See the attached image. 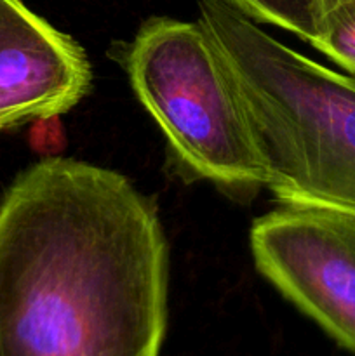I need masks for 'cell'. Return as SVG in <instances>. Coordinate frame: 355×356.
Masks as SVG:
<instances>
[{
    "mask_svg": "<svg viewBox=\"0 0 355 356\" xmlns=\"http://www.w3.org/2000/svg\"><path fill=\"white\" fill-rule=\"evenodd\" d=\"M253 21L275 24L312 42V0H226Z\"/></svg>",
    "mask_w": 355,
    "mask_h": 356,
    "instance_id": "cell-7",
    "label": "cell"
},
{
    "mask_svg": "<svg viewBox=\"0 0 355 356\" xmlns=\"http://www.w3.org/2000/svg\"><path fill=\"white\" fill-rule=\"evenodd\" d=\"M251 250L268 282L355 353V212L281 204L254 221Z\"/></svg>",
    "mask_w": 355,
    "mask_h": 356,
    "instance_id": "cell-4",
    "label": "cell"
},
{
    "mask_svg": "<svg viewBox=\"0 0 355 356\" xmlns=\"http://www.w3.org/2000/svg\"><path fill=\"white\" fill-rule=\"evenodd\" d=\"M310 44L355 75V0H312Z\"/></svg>",
    "mask_w": 355,
    "mask_h": 356,
    "instance_id": "cell-6",
    "label": "cell"
},
{
    "mask_svg": "<svg viewBox=\"0 0 355 356\" xmlns=\"http://www.w3.org/2000/svg\"><path fill=\"white\" fill-rule=\"evenodd\" d=\"M198 23L239 97L281 204L355 212V75L334 72L261 30L226 0Z\"/></svg>",
    "mask_w": 355,
    "mask_h": 356,
    "instance_id": "cell-2",
    "label": "cell"
},
{
    "mask_svg": "<svg viewBox=\"0 0 355 356\" xmlns=\"http://www.w3.org/2000/svg\"><path fill=\"white\" fill-rule=\"evenodd\" d=\"M125 70L180 162L226 190L270 183L239 97L198 21L150 17L125 52Z\"/></svg>",
    "mask_w": 355,
    "mask_h": 356,
    "instance_id": "cell-3",
    "label": "cell"
},
{
    "mask_svg": "<svg viewBox=\"0 0 355 356\" xmlns=\"http://www.w3.org/2000/svg\"><path fill=\"white\" fill-rule=\"evenodd\" d=\"M90 80L89 59L70 35L21 0H0V131L66 113Z\"/></svg>",
    "mask_w": 355,
    "mask_h": 356,
    "instance_id": "cell-5",
    "label": "cell"
},
{
    "mask_svg": "<svg viewBox=\"0 0 355 356\" xmlns=\"http://www.w3.org/2000/svg\"><path fill=\"white\" fill-rule=\"evenodd\" d=\"M167 243L115 170L45 159L0 202V356H159Z\"/></svg>",
    "mask_w": 355,
    "mask_h": 356,
    "instance_id": "cell-1",
    "label": "cell"
}]
</instances>
